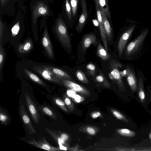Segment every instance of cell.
Segmentation results:
<instances>
[{"label": "cell", "mask_w": 151, "mask_h": 151, "mask_svg": "<svg viewBox=\"0 0 151 151\" xmlns=\"http://www.w3.org/2000/svg\"><path fill=\"white\" fill-rule=\"evenodd\" d=\"M47 66L58 78L60 79H67L71 81H73L71 76L63 70L52 67L48 66Z\"/></svg>", "instance_id": "ac0fdd59"}, {"label": "cell", "mask_w": 151, "mask_h": 151, "mask_svg": "<svg viewBox=\"0 0 151 151\" xmlns=\"http://www.w3.org/2000/svg\"><path fill=\"white\" fill-rule=\"evenodd\" d=\"M73 100L75 102L79 103L83 101L84 100V98L78 94H75L72 97Z\"/></svg>", "instance_id": "d590c367"}, {"label": "cell", "mask_w": 151, "mask_h": 151, "mask_svg": "<svg viewBox=\"0 0 151 151\" xmlns=\"http://www.w3.org/2000/svg\"><path fill=\"white\" fill-rule=\"evenodd\" d=\"M39 110L43 114L52 119L57 120V116L55 111L50 107L46 105H38Z\"/></svg>", "instance_id": "d6986e66"}, {"label": "cell", "mask_w": 151, "mask_h": 151, "mask_svg": "<svg viewBox=\"0 0 151 151\" xmlns=\"http://www.w3.org/2000/svg\"><path fill=\"white\" fill-rule=\"evenodd\" d=\"M138 91L139 97L141 102L144 101L145 98V95L144 91L143 81L140 78L138 82Z\"/></svg>", "instance_id": "4316f807"}, {"label": "cell", "mask_w": 151, "mask_h": 151, "mask_svg": "<svg viewBox=\"0 0 151 151\" xmlns=\"http://www.w3.org/2000/svg\"><path fill=\"white\" fill-rule=\"evenodd\" d=\"M86 68L89 74L93 77L96 72L95 65L92 63H89L87 65Z\"/></svg>", "instance_id": "1f68e13d"}, {"label": "cell", "mask_w": 151, "mask_h": 151, "mask_svg": "<svg viewBox=\"0 0 151 151\" xmlns=\"http://www.w3.org/2000/svg\"><path fill=\"white\" fill-rule=\"evenodd\" d=\"M99 74L96 77L95 79L96 81L105 87H109L110 86V83L106 79L104 74L101 70H99Z\"/></svg>", "instance_id": "603a6c76"}, {"label": "cell", "mask_w": 151, "mask_h": 151, "mask_svg": "<svg viewBox=\"0 0 151 151\" xmlns=\"http://www.w3.org/2000/svg\"><path fill=\"white\" fill-rule=\"evenodd\" d=\"M97 54L98 56L104 61L108 60L111 58V56L108 53V51L100 42L99 43L98 45Z\"/></svg>", "instance_id": "ffe728a7"}, {"label": "cell", "mask_w": 151, "mask_h": 151, "mask_svg": "<svg viewBox=\"0 0 151 151\" xmlns=\"http://www.w3.org/2000/svg\"><path fill=\"white\" fill-rule=\"evenodd\" d=\"M20 115L22 121L27 129L29 134H35L36 131L32 124L30 119L23 104H22L20 107Z\"/></svg>", "instance_id": "9c48e42d"}, {"label": "cell", "mask_w": 151, "mask_h": 151, "mask_svg": "<svg viewBox=\"0 0 151 151\" xmlns=\"http://www.w3.org/2000/svg\"><path fill=\"white\" fill-rule=\"evenodd\" d=\"M24 70L27 75L32 81L40 85L46 86L45 83L36 75L27 69H24Z\"/></svg>", "instance_id": "cb8c5ba5"}, {"label": "cell", "mask_w": 151, "mask_h": 151, "mask_svg": "<svg viewBox=\"0 0 151 151\" xmlns=\"http://www.w3.org/2000/svg\"><path fill=\"white\" fill-rule=\"evenodd\" d=\"M75 75L77 78L82 83L87 84L89 81L84 73L80 70H77L75 73Z\"/></svg>", "instance_id": "83f0119b"}, {"label": "cell", "mask_w": 151, "mask_h": 151, "mask_svg": "<svg viewBox=\"0 0 151 151\" xmlns=\"http://www.w3.org/2000/svg\"><path fill=\"white\" fill-rule=\"evenodd\" d=\"M75 22L78 17V7L79 0H69Z\"/></svg>", "instance_id": "d4e9b609"}, {"label": "cell", "mask_w": 151, "mask_h": 151, "mask_svg": "<svg viewBox=\"0 0 151 151\" xmlns=\"http://www.w3.org/2000/svg\"><path fill=\"white\" fill-rule=\"evenodd\" d=\"M4 25L1 20L0 21V42L1 43V40L3 38Z\"/></svg>", "instance_id": "f35d334b"}, {"label": "cell", "mask_w": 151, "mask_h": 151, "mask_svg": "<svg viewBox=\"0 0 151 151\" xmlns=\"http://www.w3.org/2000/svg\"><path fill=\"white\" fill-rule=\"evenodd\" d=\"M149 31L148 29H145L135 40L130 42L128 45L126 51L127 56L133 55L139 50L143 43Z\"/></svg>", "instance_id": "7a4b0ae2"}, {"label": "cell", "mask_w": 151, "mask_h": 151, "mask_svg": "<svg viewBox=\"0 0 151 151\" xmlns=\"http://www.w3.org/2000/svg\"><path fill=\"white\" fill-rule=\"evenodd\" d=\"M52 101L55 104L58 106L63 111L66 112H68L64 101L58 97H53L52 98Z\"/></svg>", "instance_id": "484cf974"}, {"label": "cell", "mask_w": 151, "mask_h": 151, "mask_svg": "<svg viewBox=\"0 0 151 151\" xmlns=\"http://www.w3.org/2000/svg\"><path fill=\"white\" fill-rule=\"evenodd\" d=\"M57 35L62 44L65 47H71V42L67 28L63 20L61 17L57 20L55 27Z\"/></svg>", "instance_id": "6da1fadb"}, {"label": "cell", "mask_w": 151, "mask_h": 151, "mask_svg": "<svg viewBox=\"0 0 151 151\" xmlns=\"http://www.w3.org/2000/svg\"><path fill=\"white\" fill-rule=\"evenodd\" d=\"M122 65L115 59H111L110 62V71L109 73V78L116 83L120 87L123 86L122 77L120 75L119 67Z\"/></svg>", "instance_id": "3957f363"}, {"label": "cell", "mask_w": 151, "mask_h": 151, "mask_svg": "<svg viewBox=\"0 0 151 151\" xmlns=\"http://www.w3.org/2000/svg\"><path fill=\"white\" fill-rule=\"evenodd\" d=\"M4 58V52L1 43H0V71L3 67Z\"/></svg>", "instance_id": "836d02e7"}, {"label": "cell", "mask_w": 151, "mask_h": 151, "mask_svg": "<svg viewBox=\"0 0 151 151\" xmlns=\"http://www.w3.org/2000/svg\"><path fill=\"white\" fill-rule=\"evenodd\" d=\"M100 11L103 19L104 28L107 39V41H110L112 37L111 24L104 12L101 10Z\"/></svg>", "instance_id": "e0dca14e"}, {"label": "cell", "mask_w": 151, "mask_h": 151, "mask_svg": "<svg viewBox=\"0 0 151 151\" xmlns=\"http://www.w3.org/2000/svg\"><path fill=\"white\" fill-rule=\"evenodd\" d=\"M72 90H70L68 91L67 92V95L69 97H73L75 94H76V91H74V90L72 89Z\"/></svg>", "instance_id": "60d3db41"}, {"label": "cell", "mask_w": 151, "mask_h": 151, "mask_svg": "<svg viewBox=\"0 0 151 151\" xmlns=\"http://www.w3.org/2000/svg\"><path fill=\"white\" fill-rule=\"evenodd\" d=\"M137 26L135 24H131L127 27L121 35L117 45L119 56L121 57L126 44L131 35Z\"/></svg>", "instance_id": "277c9868"}, {"label": "cell", "mask_w": 151, "mask_h": 151, "mask_svg": "<svg viewBox=\"0 0 151 151\" xmlns=\"http://www.w3.org/2000/svg\"><path fill=\"white\" fill-rule=\"evenodd\" d=\"M42 42L48 55L51 58H54V55L52 46L49 37L47 30L45 28L44 29Z\"/></svg>", "instance_id": "7c38bea8"}, {"label": "cell", "mask_w": 151, "mask_h": 151, "mask_svg": "<svg viewBox=\"0 0 151 151\" xmlns=\"http://www.w3.org/2000/svg\"><path fill=\"white\" fill-rule=\"evenodd\" d=\"M63 98L66 106L70 111H73L74 108V105L73 102L68 96L64 95Z\"/></svg>", "instance_id": "4dcf8cb0"}, {"label": "cell", "mask_w": 151, "mask_h": 151, "mask_svg": "<svg viewBox=\"0 0 151 151\" xmlns=\"http://www.w3.org/2000/svg\"><path fill=\"white\" fill-rule=\"evenodd\" d=\"M93 0L98 5L100 10L104 12L111 24L112 22L108 0Z\"/></svg>", "instance_id": "2e32d148"}, {"label": "cell", "mask_w": 151, "mask_h": 151, "mask_svg": "<svg viewBox=\"0 0 151 151\" xmlns=\"http://www.w3.org/2000/svg\"><path fill=\"white\" fill-rule=\"evenodd\" d=\"M25 103L28 111L32 119L35 123L39 122L40 115L37 106L30 96L27 93L24 94Z\"/></svg>", "instance_id": "5b68a950"}, {"label": "cell", "mask_w": 151, "mask_h": 151, "mask_svg": "<svg viewBox=\"0 0 151 151\" xmlns=\"http://www.w3.org/2000/svg\"><path fill=\"white\" fill-rule=\"evenodd\" d=\"M31 43L30 42H27L23 45V49L25 52L28 51L30 49L31 47Z\"/></svg>", "instance_id": "74e56055"}, {"label": "cell", "mask_w": 151, "mask_h": 151, "mask_svg": "<svg viewBox=\"0 0 151 151\" xmlns=\"http://www.w3.org/2000/svg\"><path fill=\"white\" fill-rule=\"evenodd\" d=\"M33 69L45 79L55 83L62 84L61 79L57 77L47 66H35Z\"/></svg>", "instance_id": "8992f818"}, {"label": "cell", "mask_w": 151, "mask_h": 151, "mask_svg": "<svg viewBox=\"0 0 151 151\" xmlns=\"http://www.w3.org/2000/svg\"><path fill=\"white\" fill-rule=\"evenodd\" d=\"M127 80L131 89L133 92L135 91L137 88V80L133 72L130 71L126 76Z\"/></svg>", "instance_id": "7402d4cb"}, {"label": "cell", "mask_w": 151, "mask_h": 151, "mask_svg": "<svg viewBox=\"0 0 151 151\" xmlns=\"http://www.w3.org/2000/svg\"><path fill=\"white\" fill-rule=\"evenodd\" d=\"M87 132L90 134L94 135L96 133L95 129L93 128L88 127L86 128Z\"/></svg>", "instance_id": "ab89813d"}, {"label": "cell", "mask_w": 151, "mask_h": 151, "mask_svg": "<svg viewBox=\"0 0 151 151\" xmlns=\"http://www.w3.org/2000/svg\"><path fill=\"white\" fill-rule=\"evenodd\" d=\"M19 24V22H17L12 28V32L13 36H15L18 33L20 29Z\"/></svg>", "instance_id": "e575fe53"}, {"label": "cell", "mask_w": 151, "mask_h": 151, "mask_svg": "<svg viewBox=\"0 0 151 151\" xmlns=\"http://www.w3.org/2000/svg\"><path fill=\"white\" fill-rule=\"evenodd\" d=\"M57 131L60 137L65 143V142H67L69 136L67 134L65 133L61 132L59 131Z\"/></svg>", "instance_id": "8d00e7d4"}, {"label": "cell", "mask_w": 151, "mask_h": 151, "mask_svg": "<svg viewBox=\"0 0 151 151\" xmlns=\"http://www.w3.org/2000/svg\"><path fill=\"white\" fill-rule=\"evenodd\" d=\"M28 143L40 149L50 151H56L61 150L60 147H54L51 146L46 140L44 137L38 141L33 138L29 140Z\"/></svg>", "instance_id": "ba28073f"}, {"label": "cell", "mask_w": 151, "mask_h": 151, "mask_svg": "<svg viewBox=\"0 0 151 151\" xmlns=\"http://www.w3.org/2000/svg\"><path fill=\"white\" fill-rule=\"evenodd\" d=\"M111 111L113 115L118 119L127 122H128V120L126 117L119 111L115 110H112Z\"/></svg>", "instance_id": "d6a6232c"}, {"label": "cell", "mask_w": 151, "mask_h": 151, "mask_svg": "<svg viewBox=\"0 0 151 151\" xmlns=\"http://www.w3.org/2000/svg\"><path fill=\"white\" fill-rule=\"evenodd\" d=\"M48 10L47 6L42 3H39L36 5L33 12L32 20L34 24L37 17L41 16L47 14Z\"/></svg>", "instance_id": "4fadbf2b"}, {"label": "cell", "mask_w": 151, "mask_h": 151, "mask_svg": "<svg viewBox=\"0 0 151 151\" xmlns=\"http://www.w3.org/2000/svg\"><path fill=\"white\" fill-rule=\"evenodd\" d=\"M0 121L2 124L4 125H7L9 121V116L5 111H2L1 108L0 109Z\"/></svg>", "instance_id": "f1b7e54d"}, {"label": "cell", "mask_w": 151, "mask_h": 151, "mask_svg": "<svg viewBox=\"0 0 151 151\" xmlns=\"http://www.w3.org/2000/svg\"><path fill=\"white\" fill-rule=\"evenodd\" d=\"M149 137L151 139V133L150 134Z\"/></svg>", "instance_id": "7bdbcfd3"}, {"label": "cell", "mask_w": 151, "mask_h": 151, "mask_svg": "<svg viewBox=\"0 0 151 151\" xmlns=\"http://www.w3.org/2000/svg\"><path fill=\"white\" fill-rule=\"evenodd\" d=\"M79 3L81 8V13L75 28L78 33H80L87 21L88 14L86 0H79Z\"/></svg>", "instance_id": "52a82bcc"}, {"label": "cell", "mask_w": 151, "mask_h": 151, "mask_svg": "<svg viewBox=\"0 0 151 151\" xmlns=\"http://www.w3.org/2000/svg\"><path fill=\"white\" fill-rule=\"evenodd\" d=\"M62 84L66 87L70 88L80 94L85 96L90 94L86 88L77 83L68 80L61 79Z\"/></svg>", "instance_id": "8fae6325"}, {"label": "cell", "mask_w": 151, "mask_h": 151, "mask_svg": "<svg viewBox=\"0 0 151 151\" xmlns=\"http://www.w3.org/2000/svg\"><path fill=\"white\" fill-rule=\"evenodd\" d=\"M96 15L98 21L99 28L101 40L104 48L107 51H108L107 40L104 29L102 17L100 9L98 5L95 3Z\"/></svg>", "instance_id": "30bf717a"}, {"label": "cell", "mask_w": 151, "mask_h": 151, "mask_svg": "<svg viewBox=\"0 0 151 151\" xmlns=\"http://www.w3.org/2000/svg\"><path fill=\"white\" fill-rule=\"evenodd\" d=\"M101 115V113L99 112H97L93 113L91 115L93 119H96L100 116Z\"/></svg>", "instance_id": "b9f144b4"}, {"label": "cell", "mask_w": 151, "mask_h": 151, "mask_svg": "<svg viewBox=\"0 0 151 151\" xmlns=\"http://www.w3.org/2000/svg\"><path fill=\"white\" fill-rule=\"evenodd\" d=\"M97 44L96 37L94 34L90 33L85 35L83 39L82 42V48L84 52L88 48L91 44Z\"/></svg>", "instance_id": "9a60e30c"}, {"label": "cell", "mask_w": 151, "mask_h": 151, "mask_svg": "<svg viewBox=\"0 0 151 151\" xmlns=\"http://www.w3.org/2000/svg\"><path fill=\"white\" fill-rule=\"evenodd\" d=\"M117 132L120 135L126 137H134L136 134L134 132L126 129H119Z\"/></svg>", "instance_id": "f546056e"}, {"label": "cell", "mask_w": 151, "mask_h": 151, "mask_svg": "<svg viewBox=\"0 0 151 151\" xmlns=\"http://www.w3.org/2000/svg\"><path fill=\"white\" fill-rule=\"evenodd\" d=\"M64 6L65 20L68 25L70 27H72L73 25L75 22L73 20L72 9L69 0H64Z\"/></svg>", "instance_id": "5bb4252c"}, {"label": "cell", "mask_w": 151, "mask_h": 151, "mask_svg": "<svg viewBox=\"0 0 151 151\" xmlns=\"http://www.w3.org/2000/svg\"><path fill=\"white\" fill-rule=\"evenodd\" d=\"M46 131L54 139L58 144L59 146L65 145V142L60 137L57 131L47 128H45Z\"/></svg>", "instance_id": "44dd1931"}]
</instances>
